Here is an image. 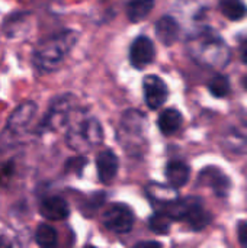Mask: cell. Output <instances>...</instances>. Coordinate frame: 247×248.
Returning <instances> with one entry per match:
<instances>
[{
	"instance_id": "9a60e30c",
	"label": "cell",
	"mask_w": 247,
	"mask_h": 248,
	"mask_svg": "<svg viewBox=\"0 0 247 248\" xmlns=\"http://www.w3.org/2000/svg\"><path fill=\"white\" fill-rule=\"evenodd\" d=\"M226 147L233 153H246L247 151V124H239L230 128L224 140Z\"/></svg>"
},
{
	"instance_id": "603a6c76",
	"label": "cell",
	"mask_w": 247,
	"mask_h": 248,
	"mask_svg": "<svg viewBox=\"0 0 247 248\" xmlns=\"http://www.w3.org/2000/svg\"><path fill=\"white\" fill-rule=\"evenodd\" d=\"M237 234H239V241L243 247H247V221H242L239 224L237 228Z\"/></svg>"
},
{
	"instance_id": "3957f363",
	"label": "cell",
	"mask_w": 247,
	"mask_h": 248,
	"mask_svg": "<svg viewBox=\"0 0 247 248\" xmlns=\"http://www.w3.org/2000/svg\"><path fill=\"white\" fill-rule=\"evenodd\" d=\"M223 41L218 36H210L207 32L201 33L189 41V51L192 57L204 64H215L217 61H227V49L220 51Z\"/></svg>"
},
{
	"instance_id": "ba28073f",
	"label": "cell",
	"mask_w": 247,
	"mask_h": 248,
	"mask_svg": "<svg viewBox=\"0 0 247 248\" xmlns=\"http://www.w3.org/2000/svg\"><path fill=\"white\" fill-rule=\"evenodd\" d=\"M154 57H156L154 44L148 36L141 35L134 39V42L130 46V62L132 64V67L144 68L153 62Z\"/></svg>"
},
{
	"instance_id": "4fadbf2b",
	"label": "cell",
	"mask_w": 247,
	"mask_h": 248,
	"mask_svg": "<svg viewBox=\"0 0 247 248\" xmlns=\"http://www.w3.org/2000/svg\"><path fill=\"white\" fill-rule=\"evenodd\" d=\"M181 28L179 23L172 16H163L156 23V35L165 45H172L179 38Z\"/></svg>"
},
{
	"instance_id": "4316f807",
	"label": "cell",
	"mask_w": 247,
	"mask_h": 248,
	"mask_svg": "<svg viewBox=\"0 0 247 248\" xmlns=\"http://www.w3.org/2000/svg\"><path fill=\"white\" fill-rule=\"evenodd\" d=\"M243 86H245V89L247 90V76L243 78Z\"/></svg>"
},
{
	"instance_id": "8fae6325",
	"label": "cell",
	"mask_w": 247,
	"mask_h": 248,
	"mask_svg": "<svg viewBox=\"0 0 247 248\" xmlns=\"http://www.w3.org/2000/svg\"><path fill=\"white\" fill-rule=\"evenodd\" d=\"M199 182L207 186H211L213 190L221 198L227 196L230 189L229 177L217 167H207L205 170H202L199 174Z\"/></svg>"
},
{
	"instance_id": "30bf717a",
	"label": "cell",
	"mask_w": 247,
	"mask_h": 248,
	"mask_svg": "<svg viewBox=\"0 0 247 248\" xmlns=\"http://www.w3.org/2000/svg\"><path fill=\"white\" fill-rule=\"evenodd\" d=\"M119 161L112 150H103L96 158L98 176L102 183H111L118 173Z\"/></svg>"
},
{
	"instance_id": "7a4b0ae2",
	"label": "cell",
	"mask_w": 247,
	"mask_h": 248,
	"mask_svg": "<svg viewBox=\"0 0 247 248\" xmlns=\"http://www.w3.org/2000/svg\"><path fill=\"white\" fill-rule=\"evenodd\" d=\"M68 131L66 135V141L68 147L77 153H86L93 147L99 145L103 140L102 126L95 118H79L74 119L73 113L67 122Z\"/></svg>"
},
{
	"instance_id": "cb8c5ba5",
	"label": "cell",
	"mask_w": 247,
	"mask_h": 248,
	"mask_svg": "<svg viewBox=\"0 0 247 248\" xmlns=\"http://www.w3.org/2000/svg\"><path fill=\"white\" fill-rule=\"evenodd\" d=\"M240 57H242V61L247 64V38L243 39L240 44Z\"/></svg>"
},
{
	"instance_id": "7402d4cb",
	"label": "cell",
	"mask_w": 247,
	"mask_h": 248,
	"mask_svg": "<svg viewBox=\"0 0 247 248\" xmlns=\"http://www.w3.org/2000/svg\"><path fill=\"white\" fill-rule=\"evenodd\" d=\"M208 89L211 92L213 96L215 97H224L230 93V81L226 76H214L210 83H208Z\"/></svg>"
},
{
	"instance_id": "484cf974",
	"label": "cell",
	"mask_w": 247,
	"mask_h": 248,
	"mask_svg": "<svg viewBox=\"0 0 247 248\" xmlns=\"http://www.w3.org/2000/svg\"><path fill=\"white\" fill-rule=\"evenodd\" d=\"M0 246H9V244H7V243H4V240L0 237Z\"/></svg>"
},
{
	"instance_id": "44dd1931",
	"label": "cell",
	"mask_w": 247,
	"mask_h": 248,
	"mask_svg": "<svg viewBox=\"0 0 247 248\" xmlns=\"http://www.w3.org/2000/svg\"><path fill=\"white\" fill-rule=\"evenodd\" d=\"M172 218L162 211H157L148 221V227L154 234H167L170 230Z\"/></svg>"
},
{
	"instance_id": "d4e9b609",
	"label": "cell",
	"mask_w": 247,
	"mask_h": 248,
	"mask_svg": "<svg viewBox=\"0 0 247 248\" xmlns=\"http://www.w3.org/2000/svg\"><path fill=\"white\" fill-rule=\"evenodd\" d=\"M146 246H151V247H162L160 243H156V241H146V243H140L137 244V247H146Z\"/></svg>"
},
{
	"instance_id": "ffe728a7",
	"label": "cell",
	"mask_w": 247,
	"mask_h": 248,
	"mask_svg": "<svg viewBox=\"0 0 247 248\" xmlns=\"http://www.w3.org/2000/svg\"><path fill=\"white\" fill-rule=\"evenodd\" d=\"M57 240H58V235L54 227L48 224H42L38 227L35 232V241L39 247H54L57 246Z\"/></svg>"
},
{
	"instance_id": "6da1fadb",
	"label": "cell",
	"mask_w": 247,
	"mask_h": 248,
	"mask_svg": "<svg viewBox=\"0 0 247 248\" xmlns=\"http://www.w3.org/2000/svg\"><path fill=\"white\" fill-rule=\"evenodd\" d=\"M79 33L76 31H63L55 35H51L41 41L32 55L33 67L41 74H48L55 71L66 57L71 52L77 44Z\"/></svg>"
},
{
	"instance_id": "2e32d148",
	"label": "cell",
	"mask_w": 247,
	"mask_h": 248,
	"mask_svg": "<svg viewBox=\"0 0 247 248\" xmlns=\"http://www.w3.org/2000/svg\"><path fill=\"white\" fill-rule=\"evenodd\" d=\"M182 122H183L182 113L178 109L170 108L160 113L157 125L163 135H172L182 126Z\"/></svg>"
},
{
	"instance_id": "7c38bea8",
	"label": "cell",
	"mask_w": 247,
	"mask_h": 248,
	"mask_svg": "<svg viewBox=\"0 0 247 248\" xmlns=\"http://www.w3.org/2000/svg\"><path fill=\"white\" fill-rule=\"evenodd\" d=\"M183 221H186L189 224V227L194 231H201L205 227H208V224L211 222V215L208 211H205L201 205L199 199H194V202L191 203V206L188 208Z\"/></svg>"
},
{
	"instance_id": "52a82bcc",
	"label": "cell",
	"mask_w": 247,
	"mask_h": 248,
	"mask_svg": "<svg viewBox=\"0 0 247 248\" xmlns=\"http://www.w3.org/2000/svg\"><path fill=\"white\" fill-rule=\"evenodd\" d=\"M36 109H38V106L33 102H25L20 106H17L16 110L10 115L4 132L12 137L23 134L28 129V126L31 125V122L36 113Z\"/></svg>"
},
{
	"instance_id": "d6986e66",
	"label": "cell",
	"mask_w": 247,
	"mask_h": 248,
	"mask_svg": "<svg viewBox=\"0 0 247 248\" xmlns=\"http://www.w3.org/2000/svg\"><path fill=\"white\" fill-rule=\"evenodd\" d=\"M220 9L230 20H240L247 15V7L243 0H220Z\"/></svg>"
},
{
	"instance_id": "277c9868",
	"label": "cell",
	"mask_w": 247,
	"mask_h": 248,
	"mask_svg": "<svg viewBox=\"0 0 247 248\" xmlns=\"http://www.w3.org/2000/svg\"><path fill=\"white\" fill-rule=\"evenodd\" d=\"M73 96H58L54 99L49 105V109L42 119L38 131L39 134L48 132V131H57L67 125L70 116H71V103H73Z\"/></svg>"
},
{
	"instance_id": "5b68a950",
	"label": "cell",
	"mask_w": 247,
	"mask_h": 248,
	"mask_svg": "<svg viewBox=\"0 0 247 248\" xmlns=\"http://www.w3.org/2000/svg\"><path fill=\"white\" fill-rule=\"evenodd\" d=\"M103 225L116 234H127L131 231L134 224V214L132 211L124 203H114L106 208L105 214L102 215Z\"/></svg>"
},
{
	"instance_id": "9c48e42d",
	"label": "cell",
	"mask_w": 247,
	"mask_h": 248,
	"mask_svg": "<svg viewBox=\"0 0 247 248\" xmlns=\"http://www.w3.org/2000/svg\"><path fill=\"white\" fill-rule=\"evenodd\" d=\"M41 215L48 221H63L70 215V208L67 202L60 196H49L44 199L39 205Z\"/></svg>"
},
{
	"instance_id": "ac0fdd59",
	"label": "cell",
	"mask_w": 247,
	"mask_h": 248,
	"mask_svg": "<svg viewBox=\"0 0 247 248\" xmlns=\"http://www.w3.org/2000/svg\"><path fill=\"white\" fill-rule=\"evenodd\" d=\"M147 195L150 196V199L153 202H157V203H169L172 202L173 199L178 198L176 192H175V187H167V186H163V185H157V183H151L148 185L147 187Z\"/></svg>"
},
{
	"instance_id": "5bb4252c",
	"label": "cell",
	"mask_w": 247,
	"mask_h": 248,
	"mask_svg": "<svg viewBox=\"0 0 247 248\" xmlns=\"http://www.w3.org/2000/svg\"><path fill=\"white\" fill-rule=\"evenodd\" d=\"M189 174H191L189 166L181 160L169 161L166 166V179L169 180L170 186H173L175 189L185 186L189 180Z\"/></svg>"
},
{
	"instance_id": "8992f818",
	"label": "cell",
	"mask_w": 247,
	"mask_h": 248,
	"mask_svg": "<svg viewBox=\"0 0 247 248\" xmlns=\"http://www.w3.org/2000/svg\"><path fill=\"white\" fill-rule=\"evenodd\" d=\"M143 89H144L146 105L151 110L162 108L167 100L169 96L167 86L159 76H147L143 81Z\"/></svg>"
},
{
	"instance_id": "e0dca14e",
	"label": "cell",
	"mask_w": 247,
	"mask_h": 248,
	"mask_svg": "<svg viewBox=\"0 0 247 248\" xmlns=\"http://www.w3.org/2000/svg\"><path fill=\"white\" fill-rule=\"evenodd\" d=\"M154 7V0H128L127 16L131 22L137 23L144 20Z\"/></svg>"
}]
</instances>
